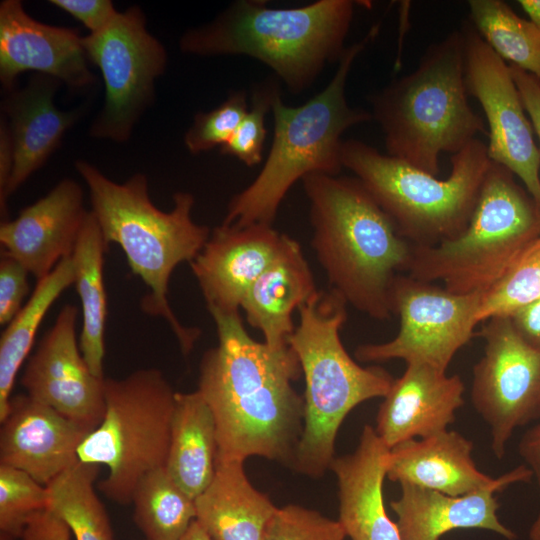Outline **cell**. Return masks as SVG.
<instances>
[{"instance_id": "9", "label": "cell", "mask_w": 540, "mask_h": 540, "mask_svg": "<svg viewBox=\"0 0 540 540\" xmlns=\"http://www.w3.org/2000/svg\"><path fill=\"white\" fill-rule=\"evenodd\" d=\"M539 236L535 200L510 170L491 161L467 227L436 245H412L406 274L440 281L456 294H484Z\"/></svg>"}, {"instance_id": "35", "label": "cell", "mask_w": 540, "mask_h": 540, "mask_svg": "<svg viewBox=\"0 0 540 540\" xmlns=\"http://www.w3.org/2000/svg\"><path fill=\"white\" fill-rule=\"evenodd\" d=\"M278 90L277 78H269L255 86L251 106L232 137L221 147L223 154L234 156L250 167L261 162L267 134L265 117Z\"/></svg>"}, {"instance_id": "39", "label": "cell", "mask_w": 540, "mask_h": 540, "mask_svg": "<svg viewBox=\"0 0 540 540\" xmlns=\"http://www.w3.org/2000/svg\"><path fill=\"white\" fill-rule=\"evenodd\" d=\"M50 3L80 21L90 33L104 29L118 13L110 0H51Z\"/></svg>"}, {"instance_id": "43", "label": "cell", "mask_w": 540, "mask_h": 540, "mask_svg": "<svg viewBox=\"0 0 540 540\" xmlns=\"http://www.w3.org/2000/svg\"><path fill=\"white\" fill-rule=\"evenodd\" d=\"M518 333L540 350V299L508 316Z\"/></svg>"}, {"instance_id": "40", "label": "cell", "mask_w": 540, "mask_h": 540, "mask_svg": "<svg viewBox=\"0 0 540 540\" xmlns=\"http://www.w3.org/2000/svg\"><path fill=\"white\" fill-rule=\"evenodd\" d=\"M523 106L540 143V81L530 73L509 65ZM539 154H540V147Z\"/></svg>"}, {"instance_id": "27", "label": "cell", "mask_w": 540, "mask_h": 540, "mask_svg": "<svg viewBox=\"0 0 540 540\" xmlns=\"http://www.w3.org/2000/svg\"><path fill=\"white\" fill-rule=\"evenodd\" d=\"M217 434L213 414L198 390L176 394L166 469L190 497H198L216 472Z\"/></svg>"}, {"instance_id": "24", "label": "cell", "mask_w": 540, "mask_h": 540, "mask_svg": "<svg viewBox=\"0 0 540 540\" xmlns=\"http://www.w3.org/2000/svg\"><path fill=\"white\" fill-rule=\"evenodd\" d=\"M401 495L390 502L397 516L402 540H440L457 529H483L514 540L516 534L502 524L497 515L496 492L500 487L485 488L462 496L402 483Z\"/></svg>"}, {"instance_id": "16", "label": "cell", "mask_w": 540, "mask_h": 540, "mask_svg": "<svg viewBox=\"0 0 540 540\" xmlns=\"http://www.w3.org/2000/svg\"><path fill=\"white\" fill-rule=\"evenodd\" d=\"M83 36L78 30L41 23L24 10L19 0L0 4V80L12 90L25 71L55 78L72 88L95 83L88 67Z\"/></svg>"}, {"instance_id": "15", "label": "cell", "mask_w": 540, "mask_h": 540, "mask_svg": "<svg viewBox=\"0 0 540 540\" xmlns=\"http://www.w3.org/2000/svg\"><path fill=\"white\" fill-rule=\"evenodd\" d=\"M78 309L64 305L30 357L21 384L27 395L84 427L89 433L105 413L104 379L84 360L76 339Z\"/></svg>"}, {"instance_id": "41", "label": "cell", "mask_w": 540, "mask_h": 540, "mask_svg": "<svg viewBox=\"0 0 540 540\" xmlns=\"http://www.w3.org/2000/svg\"><path fill=\"white\" fill-rule=\"evenodd\" d=\"M518 452L540 487V422L523 434L518 444ZM529 540H540V510L530 528Z\"/></svg>"}, {"instance_id": "21", "label": "cell", "mask_w": 540, "mask_h": 540, "mask_svg": "<svg viewBox=\"0 0 540 540\" xmlns=\"http://www.w3.org/2000/svg\"><path fill=\"white\" fill-rule=\"evenodd\" d=\"M464 391L458 375L425 363H409L379 406L375 432L389 450L444 432L464 404Z\"/></svg>"}, {"instance_id": "11", "label": "cell", "mask_w": 540, "mask_h": 540, "mask_svg": "<svg viewBox=\"0 0 540 540\" xmlns=\"http://www.w3.org/2000/svg\"><path fill=\"white\" fill-rule=\"evenodd\" d=\"M83 45L105 85L104 106L90 135L125 142L153 100L155 80L166 68V50L146 29L138 6L118 12L104 29L84 36Z\"/></svg>"}, {"instance_id": "4", "label": "cell", "mask_w": 540, "mask_h": 540, "mask_svg": "<svg viewBox=\"0 0 540 540\" xmlns=\"http://www.w3.org/2000/svg\"><path fill=\"white\" fill-rule=\"evenodd\" d=\"M75 167L88 187L91 212L106 248L112 243L118 244L132 272L149 289L141 302L142 309L164 318L182 352L188 354L200 331L178 321L168 304L167 293L176 266L192 262L211 233L207 226L192 219L194 197L178 192L173 197V209L163 212L152 203L144 174L137 173L120 184L84 160L76 161Z\"/></svg>"}, {"instance_id": "36", "label": "cell", "mask_w": 540, "mask_h": 540, "mask_svg": "<svg viewBox=\"0 0 540 540\" xmlns=\"http://www.w3.org/2000/svg\"><path fill=\"white\" fill-rule=\"evenodd\" d=\"M248 109L246 92H231L218 107L195 116L184 137L186 148L192 154L221 148L232 137Z\"/></svg>"}, {"instance_id": "17", "label": "cell", "mask_w": 540, "mask_h": 540, "mask_svg": "<svg viewBox=\"0 0 540 540\" xmlns=\"http://www.w3.org/2000/svg\"><path fill=\"white\" fill-rule=\"evenodd\" d=\"M287 237L265 223L214 228L190 262L209 312H239L246 292L279 256Z\"/></svg>"}, {"instance_id": "31", "label": "cell", "mask_w": 540, "mask_h": 540, "mask_svg": "<svg viewBox=\"0 0 540 540\" xmlns=\"http://www.w3.org/2000/svg\"><path fill=\"white\" fill-rule=\"evenodd\" d=\"M132 504L133 520L145 540H179L196 520L195 499L180 488L166 467L139 480Z\"/></svg>"}, {"instance_id": "3", "label": "cell", "mask_w": 540, "mask_h": 540, "mask_svg": "<svg viewBox=\"0 0 540 540\" xmlns=\"http://www.w3.org/2000/svg\"><path fill=\"white\" fill-rule=\"evenodd\" d=\"M356 1L318 0L296 8H271L263 0H238L213 21L188 29L182 52L243 55L271 68L293 94L308 89L325 66L339 62Z\"/></svg>"}, {"instance_id": "25", "label": "cell", "mask_w": 540, "mask_h": 540, "mask_svg": "<svg viewBox=\"0 0 540 540\" xmlns=\"http://www.w3.org/2000/svg\"><path fill=\"white\" fill-rule=\"evenodd\" d=\"M317 290L300 244L288 236L279 256L246 292L241 308L247 322L263 333L264 342L279 348L288 345L295 329L294 310Z\"/></svg>"}, {"instance_id": "19", "label": "cell", "mask_w": 540, "mask_h": 540, "mask_svg": "<svg viewBox=\"0 0 540 540\" xmlns=\"http://www.w3.org/2000/svg\"><path fill=\"white\" fill-rule=\"evenodd\" d=\"M89 432L29 395L11 398L1 422L0 465L19 469L46 486L79 461Z\"/></svg>"}, {"instance_id": "23", "label": "cell", "mask_w": 540, "mask_h": 540, "mask_svg": "<svg viewBox=\"0 0 540 540\" xmlns=\"http://www.w3.org/2000/svg\"><path fill=\"white\" fill-rule=\"evenodd\" d=\"M388 452L374 427L365 425L356 449L330 465L338 483V521L351 540H402L383 497Z\"/></svg>"}, {"instance_id": "1", "label": "cell", "mask_w": 540, "mask_h": 540, "mask_svg": "<svg viewBox=\"0 0 540 540\" xmlns=\"http://www.w3.org/2000/svg\"><path fill=\"white\" fill-rule=\"evenodd\" d=\"M210 314L218 344L201 359L197 390L215 420L216 463L258 456L292 469L304 427L297 355L253 339L239 312Z\"/></svg>"}, {"instance_id": "29", "label": "cell", "mask_w": 540, "mask_h": 540, "mask_svg": "<svg viewBox=\"0 0 540 540\" xmlns=\"http://www.w3.org/2000/svg\"><path fill=\"white\" fill-rule=\"evenodd\" d=\"M74 284L71 256L61 260L53 271L37 282L28 302L7 325L0 340V422L9 410L17 373L28 356L36 332L47 311L61 293Z\"/></svg>"}, {"instance_id": "34", "label": "cell", "mask_w": 540, "mask_h": 540, "mask_svg": "<svg viewBox=\"0 0 540 540\" xmlns=\"http://www.w3.org/2000/svg\"><path fill=\"white\" fill-rule=\"evenodd\" d=\"M47 507L46 486L19 469L0 465V540H21L31 519Z\"/></svg>"}, {"instance_id": "7", "label": "cell", "mask_w": 540, "mask_h": 540, "mask_svg": "<svg viewBox=\"0 0 540 540\" xmlns=\"http://www.w3.org/2000/svg\"><path fill=\"white\" fill-rule=\"evenodd\" d=\"M387 155L437 176L442 153L455 154L485 134L468 102L461 30L428 47L418 67L369 99Z\"/></svg>"}, {"instance_id": "38", "label": "cell", "mask_w": 540, "mask_h": 540, "mask_svg": "<svg viewBox=\"0 0 540 540\" xmlns=\"http://www.w3.org/2000/svg\"><path fill=\"white\" fill-rule=\"evenodd\" d=\"M28 271L14 258L2 253L0 261V324L8 325L22 309L29 292Z\"/></svg>"}, {"instance_id": "20", "label": "cell", "mask_w": 540, "mask_h": 540, "mask_svg": "<svg viewBox=\"0 0 540 540\" xmlns=\"http://www.w3.org/2000/svg\"><path fill=\"white\" fill-rule=\"evenodd\" d=\"M473 443L456 431L413 439L389 450L386 477L399 484L462 496L485 488L505 489L516 482L530 481L532 471L521 465L498 478L477 467L472 458Z\"/></svg>"}, {"instance_id": "32", "label": "cell", "mask_w": 540, "mask_h": 540, "mask_svg": "<svg viewBox=\"0 0 540 540\" xmlns=\"http://www.w3.org/2000/svg\"><path fill=\"white\" fill-rule=\"evenodd\" d=\"M478 34L506 62L540 81V27L501 0L468 1Z\"/></svg>"}, {"instance_id": "26", "label": "cell", "mask_w": 540, "mask_h": 540, "mask_svg": "<svg viewBox=\"0 0 540 540\" xmlns=\"http://www.w3.org/2000/svg\"><path fill=\"white\" fill-rule=\"evenodd\" d=\"M196 520L212 540H265L276 513L249 481L244 462H217L209 486L195 498Z\"/></svg>"}, {"instance_id": "5", "label": "cell", "mask_w": 540, "mask_h": 540, "mask_svg": "<svg viewBox=\"0 0 540 540\" xmlns=\"http://www.w3.org/2000/svg\"><path fill=\"white\" fill-rule=\"evenodd\" d=\"M379 24L347 46L328 85L304 104H284L281 91L272 98L273 141L257 177L229 202L222 225L272 224L290 188L311 174L337 176L343 168V133L372 120L368 111L349 106L345 88L358 55L377 36Z\"/></svg>"}, {"instance_id": "13", "label": "cell", "mask_w": 540, "mask_h": 540, "mask_svg": "<svg viewBox=\"0 0 540 540\" xmlns=\"http://www.w3.org/2000/svg\"><path fill=\"white\" fill-rule=\"evenodd\" d=\"M484 352L473 367L471 400L489 425L494 456L502 459L514 431L540 418V350L508 316L485 321Z\"/></svg>"}, {"instance_id": "10", "label": "cell", "mask_w": 540, "mask_h": 540, "mask_svg": "<svg viewBox=\"0 0 540 540\" xmlns=\"http://www.w3.org/2000/svg\"><path fill=\"white\" fill-rule=\"evenodd\" d=\"M176 394L155 368L104 380L105 413L81 443L78 459L108 468L98 483L108 499L129 505L139 480L166 466Z\"/></svg>"}, {"instance_id": "42", "label": "cell", "mask_w": 540, "mask_h": 540, "mask_svg": "<svg viewBox=\"0 0 540 540\" xmlns=\"http://www.w3.org/2000/svg\"><path fill=\"white\" fill-rule=\"evenodd\" d=\"M71 534L67 525L46 509L31 519L21 540H70Z\"/></svg>"}, {"instance_id": "22", "label": "cell", "mask_w": 540, "mask_h": 540, "mask_svg": "<svg viewBox=\"0 0 540 540\" xmlns=\"http://www.w3.org/2000/svg\"><path fill=\"white\" fill-rule=\"evenodd\" d=\"M59 82L38 74L21 90H12L3 101L13 166L6 190L0 196L2 216L6 215L7 198L46 162L78 118V111L66 112L56 107L54 95Z\"/></svg>"}, {"instance_id": "47", "label": "cell", "mask_w": 540, "mask_h": 540, "mask_svg": "<svg viewBox=\"0 0 540 540\" xmlns=\"http://www.w3.org/2000/svg\"><path fill=\"white\" fill-rule=\"evenodd\" d=\"M538 212H539V219H540V204H537Z\"/></svg>"}, {"instance_id": "45", "label": "cell", "mask_w": 540, "mask_h": 540, "mask_svg": "<svg viewBox=\"0 0 540 540\" xmlns=\"http://www.w3.org/2000/svg\"><path fill=\"white\" fill-rule=\"evenodd\" d=\"M518 3L529 20L540 27V0H519Z\"/></svg>"}, {"instance_id": "18", "label": "cell", "mask_w": 540, "mask_h": 540, "mask_svg": "<svg viewBox=\"0 0 540 540\" xmlns=\"http://www.w3.org/2000/svg\"><path fill=\"white\" fill-rule=\"evenodd\" d=\"M88 213L81 186L64 179L15 219L2 221V253L18 261L38 282L72 255Z\"/></svg>"}, {"instance_id": "8", "label": "cell", "mask_w": 540, "mask_h": 540, "mask_svg": "<svg viewBox=\"0 0 540 540\" xmlns=\"http://www.w3.org/2000/svg\"><path fill=\"white\" fill-rule=\"evenodd\" d=\"M341 160L397 232L417 246L436 245L463 232L491 163L487 145L477 138L451 156V171L445 179L355 139L343 141Z\"/></svg>"}, {"instance_id": "30", "label": "cell", "mask_w": 540, "mask_h": 540, "mask_svg": "<svg viewBox=\"0 0 540 540\" xmlns=\"http://www.w3.org/2000/svg\"><path fill=\"white\" fill-rule=\"evenodd\" d=\"M98 472L99 465L78 461L46 485L47 509L76 540H114L108 514L94 489Z\"/></svg>"}, {"instance_id": "2", "label": "cell", "mask_w": 540, "mask_h": 540, "mask_svg": "<svg viewBox=\"0 0 540 540\" xmlns=\"http://www.w3.org/2000/svg\"><path fill=\"white\" fill-rule=\"evenodd\" d=\"M302 182L312 248L330 289L361 313L390 319L393 286L408 271L412 244L356 177L311 174Z\"/></svg>"}, {"instance_id": "33", "label": "cell", "mask_w": 540, "mask_h": 540, "mask_svg": "<svg viewBox=\"0 0 540 540\" xmlns=\"http://www.w3.org/2000/svg\"><path fill=\"white\" fill-rule=\"evenodd\" d=\"M540 299V236L525 250L500 281L483 294L478 323L511 316Z\"/></svg>"}, {"instance_id": "14", "label": "cell", "mask_w": 540, "mask_h": 540, "mask_svg": "<svg viewBox=\"0 0 540 540\" xmlns=\"http://www.w3.org/2000/svg\"><path fill=\"white\" fill-rule=\"evenodd\" d=\"M468 95L480 103L487 122V152L505 166L540 204V154L509 65L485 42L471 22L461 29Z\"/></svg>"}, {"instance_id": "12", "label": "cell", "mask_w": 540, "mask_h": 540, "mask_svg": "<svg viewBox=\"0 0 540 540\" xmlns=\"http://www.w3.org/2000/svg\"><path fill=\"white\" fill-rule=\"evenodd\" d=\"M483 294H456L433 282L400 274L392 300L400 327L390 341L363 344L355 357L362 362L402 359L447 372L455 354L475 335Z\"/></svg>"}, {"instance_id": "37", "label": "cell", "mask_w": 540, "mask_h": 540, "mask_svg": "<svg viewBox=\"0 0 540 540\" xmlns=\"http://www.w3.org/2000/svg\"><path fill=\"white\" fill-rule=\"evenodd\" d=\"M338 520L296 504L278 507L265 534V540H345Z\"/></svg>"}, {"instance_id": "6", "label": "cell", "mask_w": 540, "mask_h": 540, "mask_svg": "<svg viewBox=\"0 0 540 540\" xmlns=\"http://www.w3.org/2000/svg\"><path fill=\"white\" fill-rule=\"evenodd\" d=\"M347 303L335 291L317 290L299 308L288 339L305 380L304 427L293 470L320 478L335 458L345 417L364 401L384 398L394 378L379 366L363 367L347 353L340 330Z\"/></svg>"}, {"instance_id": "46", "label": "cell", "mask_w": 540, "mask_h": 540, "mask_svg": "<svg viewBox=\"0 0 540 540\" xmlns=\"http://www.w3.org/2000/svg\"><path fill=\"white\" fill-rule=\"evenodd\" d=\"M179 540H212L207 532L195 520L188 531Z\"/></svg>"}, {"instance_id": "44", "label": "cell", "mask_w": 540, "mask_h": 540, "mask_svg": "<svg viewBox=\"0 0 540 540\" xmlns=\"http://www.w3.org/2000/svg\"><path fill=\"white\" fill-rule=\"evenodd\" d=\"M13 166V151L8 126L4 118L0 125V196L6 190Z\"/></svg>"}, {"instance_id": "28", "label": "cell", "mask_w": 540, "mask_h": 540, "mask_svg": "<svg viewBox=\"0 0 540 540\" xmlns=\"http://www.w3.org/2000/svg\"><path fill=\"white\" fill-rule=\"evenodd\" d=\"M105 246L100 227L89 211L71 255L74 284L82 307L80 350L91 372L103 376L107 300L103 281Z\"/></svg>"}]
</instances>
